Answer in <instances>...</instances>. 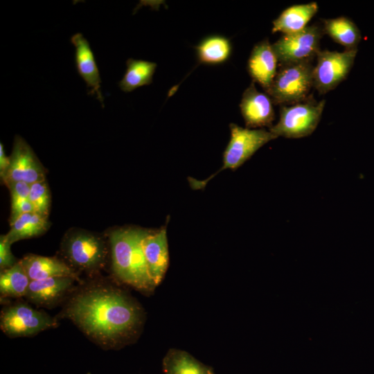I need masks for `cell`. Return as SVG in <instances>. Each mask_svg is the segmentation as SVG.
I'll return each instance as SVG.
<instances>
[{
	"instance_id": "obj_1",
	"label": "cell",
	"mask_w": 374,
	"mask_h": 374,
	"mask_svg": "<svg viewBox=\"0 0 374 374\" xmlns=\"http://www.w3.org/2000/svg\"><path fill=\"white\" fill-rule=\"evenodd\" d=\"M64 302L57 317L71 321L104 349L120 346L141 323V310L136 302L99 276L79 283Z\"/></svg>"
},
{
	"instance_id": "obj_2",
	"label": "cell",
	"mask_w": 374,
	"mask_h": 374,
	"mask_svg": "<svg viewBox=\"0 0 374 374\" xmlns=\"http://www.w3.org/2000/svg\"><path fill=\"white\" fill-rule=\"evenodd\" d=\"M149 230L136 227L114 229L107 233L111 269L114 280L143 293L156 287L151 280L143 249Z\"/></svg>"
},
{
	"instance_id": "obj_3",
	"label": "cell",
	"mask_w": 374,
	"mask_h": 374,
	"mask_svg": "<svg viewBox=\"0 0 374 374\" xmlns=\"http://www.w3.org/2000/svg\"><path fill=\"white\" fill-rule=\"evenodd\" d=\"M60 250L64 260L75 271L89 278L100 275L109 255L108 240L91 231L73 228L64 235Z\"/></svg>"
},
{
	"instance_id": "obj_4",
	"label": "cell",
	"mask_w": 374,
	"mask_h": 374,
	"mask_svg": "<svg viewBox=\"0 0 374 374\" xmlns=\"http://www.w3.org/2000/svg\"><path fill=\"white\" fill-rule=\"evenodd\" d=\"M229 127L231 137L223 153L222 166L214 175L204 181L189 177L188 181L193 189L204 188L209 180L223 170L237 169L261 147L277 138L269 130L264 128L251 129L234 123H231Z\"/></svg>"
},
{
	"instance_id": "obj_5",
	"label": "cell",
	"mask_w": 374,
	"mask_h": 374,
	"mask_svg": "<svg viewBox=\"0 0 374 374\" xmlns=\"http://www.w3.org/2000/svg\"><path fill=\"white\" fill-rule=\"evenodd\" d=\"M312 60L282 64L266 93L277 105H294L308 99L312 87Z\"/></svg>"
},
{
	"instance_id": "obj_6",
	"label": "cell",
	"mask_w": 374,
	"mask_h": 374,
	"mask_svg": "<svg viewBox=\"0 0 374 374\" xmlns=\"http://www.w3.org/2000/svg\"><path fill=\"white\" fill-rule=\"evenodd\" d=\"M326 101L312 99L291 105H283L276 125L269 130L276 137L300 139L310 135L320 122Z\"/></svg>"
},
{
	"instance_id": "obj_7",
	"label": "cell",
	"mask_w": 374,
	"mask_h": 374,
	"mask_svg": "<svg viewBox=\"0 0 374 374\" xmlns=\"http://www.w3.org/2000/svg\"><path fill=\"white\" fill-rule=\"evenodd\" d=\"M57 319L34 309L22 301L8 304L2 308L0 327L8 337H32L44 330L58 326Z\"/></svg>"
},
{
	"instance_id": "obj_8",
	"label": "cell",
	"mask_w": 374,
	"mask_h": 374,
	"mask_svg": "<svg viewBox=\"0 0 374 374\" xmlns=\"http://www.w3.org/2000/svg\"><path fill=\"white\" fill-rule=\"evenodd\" d=\"M357 49L342 52L320 51L313 70L314 87L319 93H326L337 87L348 75Z\"/></svg>"
},
{
	"instance_id": "obj_9",
	"label": "cell",
	"mask_w": 374,
	"mask_h": 374,
	"mask_svg": "<svg viewBox=\"0 0 374 374\" xmlns=\"http://www.w3.org/2000/svg\"><path fill=\"white\" fill-rule=\"evenodd\" d=\"M323 35L320 26H308L299 32L283 35L272 47L281 64L312 60L321 51L319 44Z\"/></svg>"
},
{
	"instance_id": "obj_10",
	"label": "cell",
	"mask_w": 374,
	"mask_h": 374,
	"mask_svg": "<svg viewBox=\"0 0 374 374\" xmlns=\"http://www.w3.org/2000/svg\"><path fill=\"white\" fill-rule=\"evenodd\" d=\"M10 164L2 179L5 184L22 181L29 185L46 180L45 169L26 141L20 136L15 137Z\"/></svg>"
},
{
	"instance_id": "obj_11",
	"label": "cell",
	"mask_w": 374,
	"mask_h": 374,
	"mask_svg": "<svg viewBox=\"0 0 374 374\" xmlns=\"http://www.w3.org/2000/svg\"><path fill=\"white\" fill-rule=\"evenodd\" d=\"M75 282L77 280L69 276L30 280L25 298L38 307L53 308L64 303L75 287Z\"/></svg>"
},
{
	"instance_id": "obj_12",
	"label": "cell",
	"mask_w": 374,
	"mask_h": 374,
	"mask_svg": "<svg viewBox=\"0 0 374 374\" xmlns=\"http://www.w3.org/2000/svg\"><path fill=\"white\" fill-rule=\"evenodd\" d=\"M240 108L246 127L269 129L273 125L275 117L273 101L267 93L256 89L254 82L243 92Z\"/></svg>"
},
{
	"instance_id": "obj_13",
	"label": "cell",
	"mask_w": 374,
	"mask_h": 374,
	"mask_svg": "<svg viewBox=\"0 0 374 374\" xmlns=\"http://www.w3.org/2000/svg\"><path fill=\"white\" fill-rule=\"evenodd\" d=\"M143 249L150 277L157 287L169 265L166 226L158 231H149L143 240Z\"/></svg>"
},
{
	"instance_id": "obj_14",
	"label": "cell",
	"mask_w": 374,
	"mask_h": 374,
	"mask_svg": "<svg viewBox=\"0 0 374 374\" xmlns=\"http://www.w3.org/2000/svg\"><path fill=\"white\" fill-rule=\"evenodd\" d=\"M71 42L75 47V64L79 75L83 79L89 94L96 95L104 107V98L100 90L101 78L94 54L87 39L80 33L73 35Z\"/></svg>"
},
{
	"instance_id": "obj_15",
	"label": "cell",
	"mask_w": 374,
	"mask_h": 374,
	"mask_svg": "<svg viewBox=\"0 0 374 374\" xmlns=\"http://www.w3.org/2000/svg\"><path fill=\"white\" fill-rule=\"evenodd\" d=\"M278 58L272 44L266 39L253 48L247 62V71L253 82L265 91L270 88L277 73Z\"/></svg>"
},
{
	"instance_id": "obj_16",
	"label": "cell",
	"mask_w": 374,
	"mask_h": 374,
	"mask_svg": "<svg viewBox=\"0 0 374 374\" xmlns=\"http://www.w3.org/2000/svg\"><path fill=\"white\" fill-rule=\"evenodd\" d=\"M20 262L30 280L51 277L69 276L77 280L78 283L82 281L77 271L64 260L57 257L42 256L30 253L21 258Z\"/></svg>"
},
{
	"instance_id": "obj_17",
	"label": "cell",
	"mask_w": 374,
	"mask_h": 374,
	"mask_svg": "<svg viewBox=\"0 0 374 374\" xmlns=\"http://www.w3.org/2000/svg\"><path fill=\"white\" fill-rule=\"evenodd\" d=\"M319 9L316 2L294 5L285 9L273 21V33L283 35L299 32L308 26V22Z\"/></svg>"
},
{
	"instance_id": "obj_18",
	"label": "cell",
	"mask_w": 374,
	"mask_h": 374,
	"mask_svg": "<svg viewBox=\"0 0 374 374\" xmlns=\"http://www.w3.org/2000/svg\"><path fill=\"white\" fill-rule=\"evenodd\" d=\"M50 223L47 217L35 212L25 213L10 222V231L5 234L9 242L39 236L47 231Z\"/></svg>"
},
{
	"instance_id": "obj_19",
	"label": "cell",
	"mask_w": 374,
	"mask_h": 374,
	"mask_svg": "<svg viewBox=\"0 0 374 374\" xmlns=\"http://www.w3.org/2000/svg\"><path fill=\"white\" fill-rule=\"evenodd\" d=\"M197 60L208 65H217L226 62L231 55L232 44L229 39L213 35L204 38L195 46Z\"/></svg>"
},
{
	"instance_id": "obj_20",
	"label": "cell",
	"mask_w": 374,
	"mask_h": 374,
	"mask_svg": "<svg viewBox=\"0 0 374 374\" xmlns=\"http://www.w3.org/2000/svg\"><path fill=\"white\" fill-rule=\"evenodd\" d=\"M323 30L337 43L346 50L357 48L362 36L356 24L346 17H339L323 20Z\"/></svg>"
},
{
	"instance_id": "obj_21",
	"label": "cell",
	"mask_w": 374,
	"mask_h": 374,
	"mask_svg": "<svg viewBox=\"0 0 374 374\" xmlns=\"http://www.w3.org/2000/svg\"><path fill=\"white\" fill-rule=\"evenodd\" d=\"M126 71L118 82V87L127 93L150 84L157 64L153 62L129 58L126 61Z\"/></svg>"
},
{
	"instance_id": "obj_22",
	"label": "cell",
	"mask_w": 374,
	"mask_h": 374,
	"mask_svg": "<svg viewBox=\"0 0 374 374\" xmlns=\"http://www.w3.org/2000/svg\"><path fill=\"white\" fill-rule=\"evenodd\" d=\"M165 374H215L213 369L188 353L170 349L163 359Z\"/></svg>"
},
{
	"instance_id": "obj_23",
	"label": "cell",
	"mask_w": 374,
	"mask_h": 374,
	"mask_svg": "<svg viewBox=\"0 0 374 374\" xmlns=\"http://www.w3.org/2000/svg\"><path fill=\"white\" fill-rule=\"evenodd\" d=\"M30 279L19 261L13 267L1 271L0 298L4 301L9 298L25 297Z\"/></svg>"
},
{
	"instance_id": "obj_24",
	"label": "cell",
	"mask_w": 374,
	"mask_h": 374,
	"mask_svg": "<svg viewBox=\"0 0 374 374\" xmlns=\"http://www.w3.org/2000/svg\"><path fill=\"white\" fill-rule=\"evenodd\" d=\"M11 195L10 222L20 215L33 212L29 200L30 185L22 181H10L6 184Z\"/></svg>"
},
{
	"instance_id": "obj_25",
	"label": "cell",
	"mask_w": 374,
	"mask_h": 374,
	"mask_svg": "<svg viewBox=\"0 0 374 374\" xmlns=\"http://www.w3.org/2000/svg\"><path fill=\"white\" fill-rule=\"evenodd\" d=\"M29 200L33 212L48 218L51 206V195L46 180L30 185Z\"/></svg>"
},
{
	"instance_id": "obj_26",
	"label": "cell",
	"mask_w": 374,
	"mask_h": 374,
	"mask_svg": "<svg viewBox=\"0 0 374 374\" xmlns=\"http://www.w3.org/2000/svg\"><path fill=\"white\" fill-rule=\"evenodd\" d=\"M12 244L8 241L4 235L0 237V269L3 271L16 265L18 260L12 253Z\"/></svg>"
},
{
	"instance_id": "obj_27",
	"label": "cell",
	"mask_w": 374,
	"mask_h": 374,
	"mask_svg": "<svg viewBox=\"0 0 374 374\" xmlns=\"http://www.w3.org/2000/svg\"><path fill=\"white\" fill-rule=\"evenodd\" d=\"M10 164V157H6L4 151L3 145L0 143V175L3 179L7 172Z\"/></svg>"
},
{
	"instance_id": "obj_28",
	"label": "cell",
	"mask_w": 374,
	"mask_h": 374,
	"mask_svg": "<svg viewBox=\"0 0 374 374\" xmlns=\"http://www.w3.org/2000/svg\"><path fill=\"white\" fill-rule=\"evenodd\" d=\"M87 374H90V373H87Z\"/></svg>"
}]
</instances>
